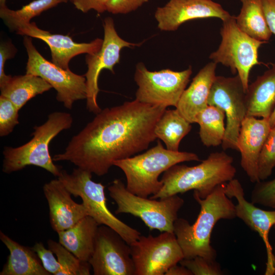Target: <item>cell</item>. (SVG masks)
I'll use <instances>...</instances> for the list:
<instances>
[{"mask_svg": "<svg viewBox=\"0 0 275 275\" xmlns=\"http://www.w3.org/2000/svg\"><path fill=\"white\" fill-rule=\"evenodd\" d=\"M167 107L136 99L105 108L77 134L54 161H68L98 176L106 174L115 161L148 149L156 138L155 124Z\"/></svg>", "mask_w": 275, "mask_h": 275, "instance_id": "6da1fadb", "label": "cell"}, {"mask_svg": "<svg viewBox=\"0 0 275 275\" xmlns=\"http://www.w3.org/2000/svg\"><path fill=\"white\" fill-rule=\"evenodd\" d=\"M226 184L217 185L205 199H201L194 191L193 197L200 205V211L193 224L183 218L175 221L173 232L184 258L201 256L216 260L217 253L210 241L212 230L218 221L236 217L235 205L225 193Z\"/></svg>", "mask_w": 275, "mask_h": 275, "instance_id": "7a4b0ae2", "label": "cell"}, {"mask_svg": "<svg viewBox=\"0 0 275 275\" xmlns=\"http://www.w3.org/2000/svg\"><path fill=\"white\" fill-rule=\"evenodd\" d=\"M233 158L224 151L211 153L195 166L176 164L163 173L161 189L150 198L159 199L194 190L201 199L208 196L222 183L234 178Z\"/></svg>", "mask_w": 275, "mask_h": 275, "instance_id": "3957f363", "label": "cell"}, {"mask_svg": "<svg viewBox=\"0 0 275 275\" xmlns=\"http://www.w3.org/2000/svg\"><path fill=\"white\" fill-rule=\"evenodd\" d=\"M194 153L174 151L164 148L159 140L146 152L115 161L126 178V187L137 196L148 198L157 194L163 183L159 176L172 166L189 161H200Z\"/></svg>", "mask_w": 275, "mask_h": 275, "instance_id": "277c9868", "label": "cell"}, {"mask_svg": "<svg viewBox=\"0 0 275 275\" xmlns=\"http://www.w3.org/2000/svg\"><path fill=\"white\" fill-rule=\"evenodd\" d=\"M73 121L71 115L66 112L49 114L43 124L34 127L30 141L17 147L4 148L3 172L10 174L33 165L58 177L62 170L53 163L49 152V145L61 131L69 129Z\"/></svg>", "mask_w": 275, "mask_h": 275, "instance_id": "5b68a950", "label": "cell"}, {"mask_svg": "<svg viewBox=\"0 0 275 275\" xmlns=\"http://www.w3.org/2000/svg\"><path fill=\"white\" fill-rule=\"evenodd\" d=\"M110 197L117 205L116 214L129 213L138 217L151 230L173 232L174 224L184 203L178 195L154 199L137 196L128 190L120 179L108 187Z\"/></svg>", "mask_w": 275, "mask_h": 275, "instance_id": "8992f818", "label": "cell"}, {"mask_svg": "<svg viewBox=\"0 0 275 275\" xmlns=\"http://www.w3.org/2000/svg\"><path fill=\"white\" fill-rule=\"evenodd\" d=\"M92 173L77 168L71 173L61 170L58 178L72 195L81 198L89 216L99 226L105 225L115 230L130 245L138 239L141 233L112 213L106 204L105 186L92 180Z\"/></svg>", "mask_w": 275, "mask_h": 275, "instance_id": "52a82bcc", "label": "cell"}, {"mask_svg": "<svg viewBox=\"0 0 275 275\" xmlns=\"http://www.w3.org/2000/svg\"><path fill=\"white\" fill-rule=\"evenodd\" d=\"M220 34L221 42L209 58L216 64L229 67L233 74L237 73L246 93L251 69L261 64L258 60V49L267 42L254 39L242 32L232 15L223 21Z\"/></svg>", "mask_w": 275, "mask_h": 275, "instance_id": "ba28073f", "label": "cell"}, {"mask_svg": "<svg viewBox=\"0 0 275 275\" xmlns=\"http://www.w3.org/2000/svg\"><path fill=\"white\" fill-rule=\"evenodd\" d=\"M191 74V66L181 71L168 69L151 71L139 63L134 76L138 87L135 99L149 105L176 107Z\"/></svg>", "mask_w": 275, "mask_h": 275, "instance_id": "9c48e42d", "label": "cell"}, {"mask_svg": "<svg viewBox=\"0 0 275 275\" xmlns=\"http://www.w3.org/2000/svg\"><path fill=\"white\" fill-rule=\"evenodd\" d=\"M28 60L26 74L39 76L49 84L57 92V100L71 109L73 103L86 99V78L69 69H64L45 59L37 50L32 37L24 36L23 41Z\"/></svg>", "mask_w": 275, "mask_h": 275, "instance_id": "30bf717a", "label": "cell"}, {"mask_svg": "<svg viewBox=\"0 0 275 275\" xmlns=\"http://www.w3.org/2000/svg\"><path fill=\"white\" fill-rule=\"evenodd\" d=\"M130 246L135 275H164L184 258L174 232H162L156 236L141 235Z\"/></svg>", "mask_w": 275, "mask_h": 275, "instance_id": "8fae6325", "label": "cell"}, {"mask_svg": "<svg viewBox=\"0 0 275 275\" xmlns=\"http://www.w3.org/2000/svg\"><path fill=\"white\" fill-rule=\"evenodd\" d=\"M208 105L222 109L226 117V131L222 147L224 150L238 151L237 142L241 123L246 117L245 92L237 74L233 77L216 76Z\"/></svg>", "mask_w": 275, "mask_h": 275, "instance_id": "7c38bea8", "label": "cell"}, {"mask_svg": "<svg viewBox=\"0 0 275 275\" xmlns=\"http://www.w3.org/2000/svg\"><path fill=\"white\" fill-rule=\"evenodd\" d=\"M104 38L102 46L94 54H87L86 62L88 70L84 75L86 78L87 109L97 114L101 111L97 103V95L99 92L98 80L103 69H108L114 73V67L119 63L120 53L124 47L139 46L128 42L121 38L117 33L111 17H106L103 22Z\"/></svg>", "mask_w": 275, "mask_h": 275, "instance_id": "4fadbf2b", "label": "cell"}, {"mask_svg": "<svg viewBox=\"0 0 275 275\" xmlns=\"http://www.w3.org/2000/svg\"><path fill=\"white\" fill-rule=\"evenodd\" d=\"M94 275H135L130 245L115 230L98 227L93 253L89 261Z\"/></svg>", "mask_w": 275, "mask_h": 275, "instance_id": "5bb4252c", "label": "cell"}, {"mask_svg": "<svg viewBox=\"0 0 275 275\" xmlns=\"http://www.w3.org/2000/svg\"><path fill=\"white\" fill-rule=\"evenodd\" d=\"M225 193L230 199L235 198L236 217L240 219L252 230L257 233L265 246L267 260L265 275L275 274V256L269 241L271 228L275 225V209L265 210L255 206L245 198L243 187L237 179H233L226 184Z\"/></svg>", "mask_w": 275, "mask_h": 275, "instance_id": "9a60e30c", "label": "cell"}, {"mask_svg": "<svg viewBox=\"0 0 275 275\" xmlns=\"http://www.w3.org/2000/svg\"><path fill=\"white\" fill-rule=\"evenodd\" d=\"M231 16L221 5L212 0H170L158 7L154 14L157 27L162 31H175L191 20L217 18L223 21Z\"/></svg>", "mask_w": 275, "mask_h": 275, "instance_id": "2e32d148", "label": "cell"}, {"mask_svg": "<svg viewBox=\"0 0 275 275\" xmlns=\"http://www.w3.org/2000/svg\"><path fill=\"white\" fill-rule=\"evenodd\" d=\"M16 32L17 34L45 42L50 49L51 62L64 69H69V62L73 57L82 53L94 54L99 50L103 43V39L100 38L89 43H77L68 35L52 34L42 30L34 22L20 24Z\"/></svg>", "mask_w": 275, "mask_h": 275, "instance_id": "e0dca14e", "label": "cell"}, {"mask_svg": "<svg viewBox=\"0 0 275 275\" xmlns=\"http://www.w3.org/2000/svg\"><path fill=\"white\" fill-rule=\"evenodd\" d=\"M43 190L49 206L50 225L57 233L88 215L83 204L73 200L71 194L58 178L46 183Z\"/></svg>", "mask_w": 275, "mask_h": 275, "instance_id": "ac0fdd59", "label": "cell"}, {"mask_svg": "<svg viewBox=\"0 0 275 275\" xmlns=\"http://www.w3.org/2000/svg\"><path fill=\"white\" fill-rule=\"evenodd\" d=\"M271 127L268 118L246 116L243 120L237 142L240 153V165L253 183L260 181L258 163L264 143Z\"/></svg>", "mask_w": 275, "mask_h": 275, "instance_id": "d6986e66", "label": "cell"}, {"mask_svg": "<svg viewBox=\"0 0 275 275\" xmlns=\"http://www.w3.org/2000/svg\"><path fill=\"white\" fill-rule=\"evenodd\" d=\"M216 64L209 62L193 78L182 93L176 108L190 123L208 106L211 89L216 77Z\"/></svg>", "mask_w": 275, "mask_h": 275, "instance_id": "ffe728a7", "label": "cell"}, {"mask_svg": "<svg viewBox=\"0 0 275 275\" xmlns=\"http://www.w3.org/2000/svg\"><path fill=\"white\" fill-rule=\"evenodd\" d=\"M249 85L246 116L269 118L275 107V63Z\"/></svg>", "mask_w": 275, "mask_h": 275, "instance_id": "44dd1931", "label": "cell"}, {"mask_svg": "<svg viewBox=\"0 0 275 275\" xmlns=\"http://www.w3.org/2000/svg\"><path fill=\"white\" fill-rule=\"evenodd\" d=\"M0 239L9 251L1 275H50L32 248L20 244L3 232Z\"/></svg>", "mask_w": 275, "mask_h": 275, "instance_id": "7402d4cb", "label": "cell"}, {"mask_svg": "<svg viewBox=\"0 0 275 275\" xmlns=\"http://www.w3.org/2000/svg\"><path fill=\"white\" fill-rule=\"evenodd\" d=\"M99 225L87 215L71 228L58 233L59 242L80 260L89 262Z\"/></svg>", "mask_w": 275, "mask_h": 275, "instance_id": "603a6c76", "label": "cell"}, {"mask_svg": "<svg viewBox=\"0 0 275 275\" xmlns=\"http://www.w3.org/2000/svg\"><path fill=\"white\" fill-rule=\"evenodd\" d=\"M51 88L49 84L38 76L28 74L11 76L0 87L1 96L9 99L20 110L31 99Z\"/></svg>", "mask_w": 275, "mask_h": 275, "instance_id": "cb8c5ba5", "label": "cell"}, {"mask_svg": "<svg viewBox=\"0 0 275 275\" xmlns=\"http://www.w3.org/2000/svg\"><path fill=\"white\" fill-rule=\"evenodd\" d=\"M191 124L176 108L166 109L155 124L154 133L167 149L178 151L181 141L191 129Z\"/></svg>", "mask_w": 275, "mask_h": 275, "instance_id": "d4e9b609", "label": "cell"}, {"mask_svg": "<svg viewBox=\"0 0 275 275\" xmlns=\"http://www.w3.org/2000/svg\"><path fill=\"white\" fill-rule=\"evenodd\" d=\"M242 6L235 17L238 27L256 40L267 42L272 33L268 28L261 0H240Z\"/></svg>", "mask_w": 275, "mask_h": 275, "instance_id": "484cf974", "label": "cell"}, {"mask_svg": "<svg viewBox=\"0 0 275 275\" xmlns=\"http://www.w3.org/2000/svg\"><path fill=\"white\" fill-rule=\"evenodd\" d=\"M225 117L222 109L210 105L197 116L196 123L199 125V134L204 146L209 147L222 145L226 131Z\"/></svg>", "mask_w": 275, "mask_h": 275, "instance_id": "4316f807", "label": "cell"}, {"mask_svg": "<svg viewBox=\"0 0 275 275\" xmlns=\"http://www.w3.org/2000/svg\"><path fill=\"white\" fill-rule=\"evenodd\" d=\"M68 1L34 0L17 10L10 9L6 4L0 5V17L11 31H16L20 24L30 23L33 17Z\"/></svg>", "mask_w": 275, "mask_h": 275, "instance_id": "83f0119b", "label": "cell"}, {"mask_svg": "<svg viewBox=\"0 0 275 275\" xmlns=\"http://www.w3.org/2000/svg\"><path fill=\"white\" fill-rule=\"evenodd\" d=\"M48 249L57 256L60 269L57 275H89L91 266L89 262L76 257L59 242L52 239L47 241Z\"/></svg>", "mask_w": 275, "mask_h": 275, "instance_id": "f1b7e54d", "label": "cell"}, {"mask_svg": "<svg viewBox=\"0 0 275 275\" xmlns=\"http://www.w3.org/2000/svg\"><path fill=\"white\" fill-rule=\"evenodd\" d=\"M275 168V126L271 128L264 143L258 163L260 181L266 180Z\"/></svg>", "mask_w": 275, "mask_h": 275, "instance_id": "f546056e", "label": "cell"}, {"mask_svg": "<svg viewBox=\"0 0 275 275\" xmlns=\"http://www.w3.org/2000/svg\"><path fill=\"white\" fill-rule=\"evenodd\" d=\"M19 109L8 98L0 96V136L11 133L19 124Z\"/></svg>", "mask_w": 275, "mask_h": 275, "instance_id": "4dcf8cb0", "label": "cell"}, {"mask_svg": "<svg viewBox=\"0 0 275 275\" xmlns=\"http://www.w3.org/2000/svg\"><path fill=\"white\" fill-rule=\"evenodd\" d=\"M179 264L186 267L193 275H222L224 274L220 264L216 261L201 256L181 260Z\"/></svg>", "mask_w": 275, "mask_h": 275, "instance_id": "1f68e13d", "label": "cell"}, {"mask_svg": "<svg viewBox=\"0 0 275 275\" xmlns=\"http://www.w3.org/2000/svg\"><path fill=\"white\" fill-rule=\"evenodd\" d=\"M251 200L254 204L275 209V178L256 183L251 191Z\"/></svg>", "mask_w": 275, "mask_h": 275, "instance_id": "d6a6232c", "label": "cell"}, {"mask_svg": "<svg viewBox=\"0 0 275 275\" xmlns=\"http://www.w3.org/2000/svg\"><path fill=\"white\" fill-rule=\"evenodd\" d=\"M37 254L44 268L51 274L57 275L60 269V265L53 253L46 249L42 242H37L32 248Z\"/></svg>", "mask_w": 275, "mask_h": 275, "instance_id": "836d02e7", "label": "cell"}, {"mask_svg": "<svg viewBox=\"0 0 275 275\" xmlns=\"http://www.w3.org/2000/svg\"><path fill=\"white\" fill-rule=\"evenodd\" d=\"M149 0H108L106 11L114 14H125L138 9Z\"/></svg>", "mask_w": 275, "mask_h": 275, "instance_id": "e575fe53", "label": "cell"}, {"mask_svg": "<svg viewBox=\"0 0 275 275\" xmlns=\"http://www.w3.org/2000/svg\"><path fill=\"white\" fill-rule=\"evenodd\" d=\"M17 49L11 42H2L0 45V87L4 85L11 75L5 73L4 67L6 61L13 58Z\"/></svg>", "mask_w": 275, "mask_h": 275, "instance_id": "d590c367", "label": "cell"}, {"mask_svg": "<svg viewBox=\"0 0 275 275\" xmlns=\"http://www.w3.org/2000/svg\"><path fill=\"white\" fill-rule=\"evenodd\" d=\"M75 7L83 13L94 10L101 13L106 11L108 0H71Z\"/></svg>", "mask_w": 275, "mask_h": 275, "instance_id": "8d00e7d4", "label": "cell"}, {"mask_svg": "<svg viewBox=\"0 0 275 275\" xmlns=\"http://www.w3.org/2000/svg\"><path fill=\"white\" fill-rule=\"evenodd\" d=\"M268 28L275 35V0H261Z\"/></svg>", "mask_w": 275, "mask_h": 275, "instance_id": "74e56055", "label": "cell"}, {"mask_svg": "<svg viewBox=\"0 0 275 275\" xmlns=\"http://www.w3.org/2000/svg\"><path fill=\"white\" fill-rule=\"evenodd\" d=\"M165 275H193V274L186 267L177 264L171 267L166 272Z\"/></svg>", "mask_w": 275, "mask_h": 275, "instance_id": "f35d334b", "label": "cell"}, {"mask_svg": "<svg viewBox=\"0 0 275 275\" xmlns=\"http://www.w3.org/2000/svg\"><path fill=\"white\" fill-rule=\"evenodd\" d=\"M268 122L271 128L275 126V107L268 118Z\"/></svg>", "mask_w": 275, "mask_h": 275, "instance_id": "ab89813d", "label": "cell"}, {"mask_svg": "<svg viewBox=\"0 0 275 275\" xmlns=\"http://www.w3.org/2000/svg\"><path fill=\"white\" fill-rule=\"evenodd\" d=\"M7 0H0V5H6Z\"/></svg>", "mask_w": 275, "mask_h": 275, "instance_id": "60d3db41", "label": "cell"}, {"mask_svg": "<svg viewBox=\"0 0 275 275\" xmlns=\"http://www.w3.org/2000/svg\"><path fill=\"white\" fill-rule=\"evenodd\" d=\"M273 228H274V229L275 230V225L273 226Z\"/></svg>", "mask_w": 275, "mask_h": 275, "instance_id": "b9f144b4", "label": "cell"}, {"mask_svg": "<svg viewBox=\"0 0 275 275\" xmlns=\"http://www.w3.org/2000/svg\"><path fill=\"white\" fill-rule=\"evenodd\" d=\"M70 1H71V0H70Z\"/></svg>", "mask_w": 275, "mask_h": 275, "instance_id": "7bdbcfd3", "label": "cell"}]
</instances>
